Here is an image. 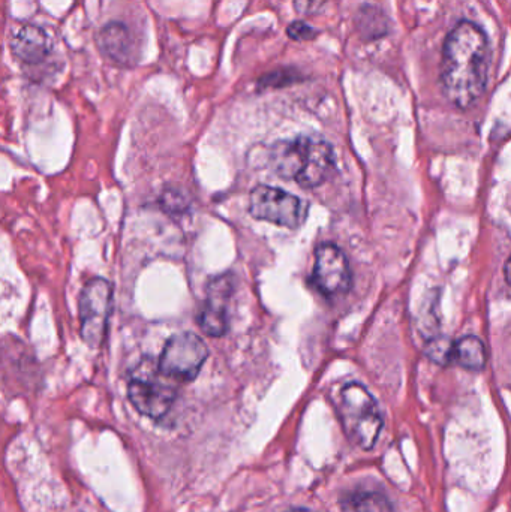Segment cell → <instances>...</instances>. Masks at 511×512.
I'll return each instance as SVG.
<instances>
[{
	"mask_svg": "<svg viewBox=\"0 0 511 512\" xmlns=\"http://www.w3.org/2000/svg\"><path fill=\"white\" fill-rule=\"evenodd\" d=\"M491 47L482 27L461 21L446 38L440 81L446 98L462 110L473 107L488 87Z\"/></svg>",
	"mask_w": 511,
	"mask_h": 512,
	"instance_id": "cell-1",
	"label": "cell"
},
{
	"mask_svg": "<svg viewBox=\"0 0 511 512\" xmlns=\"http://www.w3.org/2000/svg\"><path fill=\"white\" fill-rule=\"evenodd\" d=\"M335 164L333 147L323 138L302 135L270 147L269 165L273 173L302 188L323 185L335 171Z\"/></svg>",
	"mask_w": 511,
	"mask_h": 512,
	"instance_id": "cell-2",
	"label": "cell"
},
{
	"mask_svg": "<svg viewBox=\"0 0 511 512\" xmlns=\"http://www.w3.org/2000/svg\"><path fill=\"white\" fill-rule=\"evenodd\" d=\"M338 414L345 435L362 450H371L383 430L380 406L371 393L357 382H350L339 393Z\"/></svg>",
	"mask_w": 511,
	"mask_h": 512,
	"instance_id": "cell-3",
	"label": "cell"
},
{
	"mask_svg": "<svg viewBox=\"0 0 511 512\" xmlns=\"http://www.w3.org/2000/svg\"><path fill=\"white\" fill-rule=\"evenodd\" d=\"M308 212V203L272 186H257L249 195V213L258 221L296 230L306 221Z\"/></svg>",
	"mask_w": 511,
	"mask_h": 512,
	"instance_id": "cell-4",
	"label": "cell"
},
{
	"mask_svg": "<svg viewBox=\"0 0 511 512\" xmlns=\"http://www.w3.org/2000/svg\"><path fill=\"white\" fill-rule=\"evenodd\" d=\"M209 357V349L201 337L194 333H179L170 337L161 358L158 372L164 378L180 382L194 381Z\"/></svg>",
	"mask_w": 511,
	"mask_h": 512,
	"instance_id": "cell-5",
	"label": "cell"
},
{
	"mask_svg": "<svg viewBox=\"0 0 511 512\" xmlns=\"http://www.w3.org/2000/svg\"><path fill=\"white\" fill-rule=\"evenodd\" d=\"M110 282L105 279H92L84 285L80 301V331L84 343L90 348H99L107 334L108 318L111 310Z\"/></svg>",
	"mask_w": 511,
	"mask_h": 512,
	"instance_id": "cell-6",
	"label": "cell"
},
{
	"mask_svg": "<svg viewBox=\"0 0 511 512\" xmlns=\"http://www.w3.org/2000/svg\"><path fill=\"white\" fill-rule=\"evenodd\" d=\"M128 397L141 415L159 420L173 406L176 390L150 373H138L129 382Z\"/></svg>",
	"mask_w": 511,
	"mask_h": 512,
	"instance_id": "cell-7",
	"label": "cell"
},
{
	"mask_svg": "<svg viewBox=\"0 0 511 512\" xmlns=\"http://www.w3.org/2000/svg\"><path fill=\"white\" fill-rule=\"evenodd\" d=\"M312 279L315 286L326 295H338L350 289V262L338 246L332 243L318 246Z\"/></svg>",
	"mask_w": 511,
	"mask_h": 512,
	"instance_id": "cell-8",
	"label": "cell"
},
{
	"mask_svg": "<svg viewBox=\"0 0 511 512\" xmlns=\"http://www.w3.org/2000/svg\"><path fill=\"white\" fill-rule=\"evenodd\" d=\"M230 295L231 282L227 277H219L210 283L206 303L198 315V324L207 336L222 337L227 333Z\"/></svg>",
	"mask_w": 511,
	"mask_h": 512,
	"instance_id": "cell-9",
	"label": "cell"
},
{
	"mask_svg": "<svg viewBox=\"0 0 511 512\" xmlns=\"http://www.w3.org/2000/svg\"><path fill=\"white\" fill-rule=\"evenodd\" d=\"M50 35L42 27L26 24L21 27L11 41L12 53L27 65L44 62L51 53Z\"/></svg>",
	"mask_w": 511,
	"mask_h": 512,
	"instance_id": "cell-10",
	"label": "cell"
},
{
	"mask_svg": "<svg viewBox=\"0 0 511 512\" xmlns=\"http://www.w3.org/2000/svg\"><path fill=\"white\" fill-rule=\"evenodd\" d=\"M99 50L113 62L126 65L134 57V36L126 24L111 21L96 36Z\"/></svg>",
	"mask_w": 511,
	"mask_h": 512,
	"instance_id": "cell-11",
	"label": "cell"
},
{
	"mask_svg": "<svg viewBox=\"0 0 511 512\" xmlns=\"http://www.w3.org/2000/svg\"><path fill=\"white\" fill-rule=\"evenodd\" d=\"M452 363L479 372L486 364V348L482 340L476 336H465L453 343Z\"/></svg>",
	"mask_w": 511,
	"mask_h": 512,
	"instance_id": "cell-12",
	"label": "cell"
},
{
	"mask_svg": "<svg viewBox=\"0 0 511 512\" xmlns=\"http://www.w3.org/2000/svg\"><path fill=\"white\" fill-rule=\"evenodd\" d=\"M342 512H393L389 499L374 490H356L342 498Z\"/></svg>",
	"mask_w": 511,
	"mask_h": 512,
	"instance_id": "cell-13",
	"label": "cell"
},
{
	"mask_svg": "<svg viewBox=\"0 0 511 512\" xmlns=\"http://www.w3.org/2000/svg\"><path fill=\"white\" fill-rule=\"evenodd\" d=\"M452 351L453 342L447 337H435L426 345V355L441 366L452 363Z\"/></svg>",
	"mask_w": 511,
	"mask_h": 512,
	"instance_id": "cell-14",
	"label": "cell"
},
{
	"mask_svg": "<svg viewBox=\"0 0 511 512\" xmlns=\"http://www.w3.org/2000/svg\"><path fill=\"white\" fill-rule=\"evenodd\" d=\"M287 32L294 41H311L318 35L317 30L305 21H294L288 26Z\"/></svg>",
	"mask_w": 511,
	"mask_h": 512,
	"instance_id": "cell-15",
	"label": "cell"
},
{
	"mask_svg": "<svg viewBox=\"0 0 511 512\" xmlns=\"http://www.w3.org/2000/svg\"><path fill=\"white\" fill-rule=\"evenodd\" d=\"M324 2L326 0H294V8L300 14H312V12L318 11Z\"/></svg>",
	"mask_w": 511,
	"mask_h": 512,
	"instance_id": "cell-16",
	"label": "cell"
},
{
	"mask_svg": "<svg viewBox=\"0 0 511 512\" xmlns=\"http://www.w3.org/2000/svg\"><path fill=\"white\" fill-rule=\"evenodd\" d=\"M290 512H312V511H308V510H293V511H290Z\"/></svg>",
	"mask_w": 511,
	"mask_h": 512,
	"instance_id": "cell-17",
	"label": "cell"
}]
</instances>
